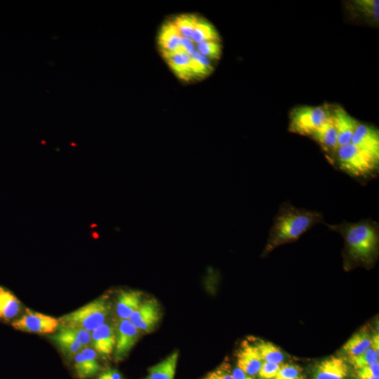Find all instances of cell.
I'll list each match as a JSON object with an SVG mask.
<instances>
[{"instance_id":"8fae6325","label":"cell","mask_w":379,"mask_h":379,"mask_svg":"<svg viewBox=\"0 0 379 379\" xmlns=\"http://www.w3.org/2000/svg\"><path fill=\"white\" fill-rule=\"evenodd\" d=\"M73 368L79 379H88L101 370L95 351L89 347L82 348L73 358Z\"/></svg>"},{"instance_id":"6da1fadb","label":"cell","mask_w":379,"mask_h":379,"mask_svg":"<svg viewBox=\"0 0 379 379\" xmlns=\"http://www.w3.org/2000/svg\"><path fill=\"white\" fill-rule=\"evenodd\" d=\"M329 230L340 233L345 239L348 260L356 263L371 264L378 251L379 225L368 218L357 222L343 221L337 225L325 223Z\"/></svg>"},{"instance_id":"4dcf8cb0","label":"cell","mask_w":379,"mask_h":379,"mask_svg":"<svg viewBox=\"0 0 379 379\" xmlns=\"http://www.w3.org/2000/svg\"><path fill=\"white\" fill-rule=\"evenodd\" d=\"M233 379H254L253 376L248 375L238 367L232 371Z\"/></svg>"},{"instance_id":"d6986e66","label":"cell","mask_w":379,"mask_h":379,"mask_svg":"<svg viewBox=\"0 0 379 379\" xmlns=\"http://www.w3.org/2000/svg\"><path fill=\"white\" fill-rule=\"evenodd\" d=\"M371 337L369 331L364 328L354 333L343 345V349L349 357L359 355L371 347Z\"/></svg>"},{"instance_id":"1f68e13d","label":"cell","mask_w":379,"mask_h":379,"mask_svg":"<svg viewBox=\"0 0 379 379\" xmlns=\"http://www.w3.org/2000/svg\"><path fill=\"white\" fill-rule=\"evenodd\" d=\"M371 347L374 350L377 354L379 355V337L378 334L375 333L371 337Z\"/></svg>"},{"instance_id":"7402d4cb","label":"cell","mask_w":379,"mask_h":379,"mask_svg":"<svg viewBox=\"0 0 379 379\" xmlns=\"http://www.w3.org/2000/svg\"><path fill=\"white\" fill-rule=\"evenodd\" d=\"M254 345L264 361H268L281 364L284 360L282 352L271 342L258 340L254 341Z\"/></svg>"},{"instance_id":"f1b7e54d","label":"cell","mask_w":379,"mask_h":379,"mask_svg":"<svg viewBox=\"0 0 379 379\" xmlns=\"http://www.w3.org/2000/svg\"><path fill=\"white\" fill-rule=\"evenodd\" d=\"M357 373L360 379H366L368 378H378L379 374V363L374 362L371 364L366 366L363 368L357 370Z\"/></svg>"},{"instance_id":"ffe728a7","label":"cell","mask_w":379,"mask_h":379,"mask_svg":"<svg viewBox=\"0 0 379 379\" xmlns=\"http://www.w3.org/2000/svg\"><path fill=\"white\" fill-rule=\"evenodd\" d=\"M178 352H174L148 370V379H174Z\"/></svg>"},{"instance_id":"ba28073f","label":"cell","mask_w":379,"mask_h":379,"mask_svg":"<svg viewBox=\"0 0 379 379\" xmlns=\"http://www.w3.org/2000/svg\"><path fill=\"white\" fill-rule=\"evenodd\" d=\"M116 344L114 359L116 362L124 360L140 338L141 332L129 319H121L116 326Z\"/></svg>"},{"instance_id":"5b68a950","label":"cell","mask_w":379,"mask_h":379,"mask_svg":"<svg viewBox=\"0 0 379 379\" xmlns=\"http://www.w3.org/2000/svg\"><path fill=\"white\" fill-rule=\"evenodd\" d=\"M331 115L326 106H302L293 109L289 116L288 131L311 136Z\"/></svg>"},{"instance_id":"f546056e","label":"cell","mask_w":379,"mask_h":379,"mask_svg":"<svg viewBox=\"0 0 379 379\" xmlns=\"http://www.w3.org/2000/svg\"><path fill=\"white\" fill-rule=\"evenodd\" d=\"M97 379H123V378L117 369L109 368L100 373Z\"/></svg>"},{"instance_id":"8992f818","label":"cell","mask_w":379,"mask_h":379,"mask_svg":"<svg viewBox=\"0 0 379 379\" xmlns=\"http://www.w3.org/2000/svg\"><path fill=\"white\" fill-rule=\"evenodd\" d=\"M11 325L15 329L24 332L51 334L58 328L59 321L53 317L26 308L25 313Z\"/></svg>"},{"instance_id":"484cf974","label":"cell","mask_w":379,"mask_h":379,"mask_svg":"<svg viewBox=\"0 0 379 379\" xmlns=\"http://www.w3.org/2000/svg\"><path fill=\"white\" fill-rule=\"evenodd\" d=\"M302 369L298 365L282 364L274 379H302Z\"/></svg>"},{"instance_id":"cb8c5ba5","label":"cell","mask_w":379,"mask_h":379,"mask_svg":"<svg viewBox=\"0 0 379 379\" xmlns=\"http://www.w3.org/2000/svg\"><path fill=\"white\" fill-rule=\"evenodd\" d=\"M197 51L211 60H216L221 53L220 40L206 41L198 44H197Z\"/></svg>"},{"instance_id":"7a4b0ae2","label":"cell","mask_w":379,"mask_h":379,"mask_svg":"<svg viewBox=\"0 0 379 379\" xmlns=\"http://www.w3.org/2000/svg\"><path fill=\"white\" fill-rule=\"evenodd\" d=\"M323 221L321 212L299 208L284 202L274 219L265 251L270 252L277 246L297 240L308 230Z\"/></svg>"},{"instance_id":"836d02e7","label":"cell","mask_w":379,"mask_h":379,"mask_svg":"<svg viewBox=\"0 0 379 379\" xmlns=\"http://www.w3.org/2000/svg\"><path fill=\"white\" fill-rule=\"evenodd\" d=\"M145 379H148V378H145Z\"/></svg>"},{"instance_id":"e0dca14e","label":"cell","mask_w":379,"mask_h":379,"mask_svg":"<svg viewBox=\"0 0 379 379\" xmlns=\"http://www.w3.org/2000/svg\"><path fill=\"white\" fill-rule=\"evenodd\" d=\"M142 301L143 293L141 291H121L117 296L116 303V313L119 319H129Z\"/></svg>"},{"instance_id":"277c9868","label":"cell","mask_w":379,"mask_h":379,"mask_svg":"<svg viewBox=\"0 0 379 379\" xmlns=\"http://www.w3.org/2000/svg\"><path fill=\"white\" fill-rule=\"evenodd\" d=\"M112 308L109 296L103 295L79 309L60 317V328H81L89 332L104 324Z\"/></svg>"},{"instance_id":"3957f363","label":"cell","mask_w":379,"mask_h":379,"mask_svg":"<svg viewBox=\"0 0 379 379\" xmlns=\"http://www.w3.org/2000/svg\"><path fill=\"white\" fill-rule=\"evenodd\" d=\"M379 158L351 142L338 147L332 164L355 178H368L378 173Z\"/></svg>"},{"instance_id":"d6a6232c","label":"cell","mask_w":379,"mask_h":379,"mask_svg":"<svg viewBox=\"0 0 379 379\" xmlns=\"http://www.w3.org/2000/svg\"><path fill=\"white\" fill-rule=\"evenodd\" d=\"M366 379H379V377L378 378H375V377L368 378H366Z\"/></svg>"},{"instance_id":"ac0fdd59","label":"cell","mask_w":379,"mask_h":379,"mask_svg":"<svg viewBox=\"0 0 379 379\" xmlns=\"http://www.w3.org/2000/svg\"><path fill=\"white\" fill-rule=\"evenodd\" d=\"M21 310V302L10 291L0 286V319L10 321L16 317Z\"/></svg>"},{"instance_id":"30bf717a","label":"cell","mask_w":379,"mask_h":379,"mask_svg":"<svg viewBox=\"0 0 379 379\" xmlns=\"http://www.w3.org/2000/svg\"><path fill=\"white\" fill-rule=\"evenodd\" d=\"M116 331V326L105 322L91 332L93 349L103 359H108L114 352Z\"/></svg>"},{"instance_id":"d4e9b609","label":"cell","mask_w":379,"mask_h":379,"mask_svg":"<svg viewBox=\"0 0 379 379\" xmlns=\"http://www.w3.org/2000/svg\"><path fill=\"white\" fill-rule=\"evenodd\" d=\"M376 361H378V354L371 347L359 355L350 357V362L357 370Z\"/></svg>"},{"instance_id":"4fadbf2b","label":"cell","mask_w":379,"mask_h":379,"mask_svg":"<svg viewBox=\"0 0 379 379\" xmlns=\"http://www.w3.org/2000/svg\"><path fill=\"white\" fill-rule=\"evenodd\" d=\"M350 142L379 158V132L375 126L359 122Z\"/></svg>"},{"instance_id":"5bb4252c","label":"cell","mask_w":379,"mask_h":379,"mask_svg":"<svg viewBox=\"0 0 379 379\" xmlns=\"http://www.w3.org/2000/svg\"><path fill=\"white\" fill-rule=\"evenodd\" d=\"M310 137L321 146L332 164L335 152L338 148V133L332 112L328 120L317 129Z\"/></svg>"},{"instance_id":"2e32d148","label":"cell","mask_w":379,"mask_h":379,"mask_svg":"<svg viewBox=\"0 0 379 379\" xmlns=\"http://www.w3.org/2000/svg\"><path fill=\"white\" fill-rule=\"evenodd\" d=\"M331 112L338 133V147L350 143L359 121L340 107H336Z\"/></svg>"},{"instance_id":"44dd1931","label":"cell","mask_w":379,"mask_h":379,"mask_svg":"<svg viewBox=\"0 0 379 379\" xmlns=\"http://www.w3.org/2000/svg\"><path fill=\"white\" fill-rule=\"evenodd\" d=\"M191 39L196 44L206 41L220 40L215 27L206 20L198 15Z\"/></svg>"},{"instance_id":"83f0119b","label":"cell","mask_w":379,"mask_h":379,"mask_svg":"<svg viewBox=\"0 0 379 379\" xmlns=\"http://www.w3.org/2000/svg\"><path fill=\"white\" fill-rule=\"evenodd\" d=\"M201 379H233V378L230 366L227 364H223L207 373Z\"/></svg>"},{"instance_id":"52a82bcc","label":"cell","mask_w":379,"mask_h":379,"mask_svg":"<svg viewBox=\"0 0 379 379\" xmlns=\"http://www.w3.org/2000/svg\"><path fill=\"white\" fill-rule=\"evenodd\" d=\"M161 318V309L154 298L142 301L129 318L131 322L143 333L152 332Z\"/></svg>"},{"instance_id":"603a6c76","label":"cell","mask_w":379,"mask_h":379,"mask_svg":"<svg viewBox=\"0 0 379 379\" xmlns=\"http://www.w3.org/2000/svg\"><path fill=\"white\" fill-rule=\"evenodd\" d=\"M357 13L365 20L376 23L379 19L378 0H357L353 2Z\"/></svg>"},{"instance_id":"9a60e30c","label":"cell","mask_w":379,"mask_h":379,"mask_svg":"<svg viewBox=\"0 0 379 379\" xmlns=\"http://www.w3.org/2000/svg\"><path fill=\"white\" fill-rule=\"evenodd\" d=\"M348 367L340 357H330L317 364L313 370L314 379H345Z\"/></svg>"},{"instance_id":"4316f807","label":"cell","mask_w":379,"mask_h":379,"mask_svg":"<svg viewBox=\"0 0 379 379\" xmlns=\"http://www.w3.org/2000/svg\"><path fill=\"white\" fill-rule=\"evenodd\" d=\"M280 364L263 361L258 373L260 379H274L280 368Z\"/></svg>"},{"instance_id":"7c38bea8","label":"cell","mask_w":379,"mask_h":379,"mask_svg":"<svg viewBox=\"0 0 379 379\" xmlns=\"http://www.w3.org/2000/svg\"><path fill=\"white\" fill-rule=\"evenodd\" d=\"M263 361L254 343L243 341L237 352V367L248 375L255 376Z\"/></svg>"},{"instance_id":"9c48e42d","label":"cell","mask_w":379,"mask_h":379,"mask_svg":"<svg viewBox=\"0 0 379 379\" xmlns=\"http://www.w3.org/2000/svg\"><path fill=\"white\" fill-rule=\"evenodd\" d=\"M49 338L66 359H72L83 348L81 343L85 340V333L79 328H60Z\"/></svg>"}]
</instances>
